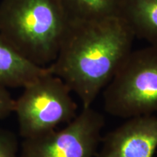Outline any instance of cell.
Returning <instances> with one entry per match:
<instances>
[{"label": "cell", "mask_w": 157, "mask_h": 157, "mask_svg": "<svg viewBox=\"0 0 157 157\" xmlns=\"http://www.w3.org/2000/svg\"><path fill=\"white\" fill-rule=\"evenodd\" d=\"M135 38L121 17L72 19L56 60L48 66L90 107L132 50Z\"/></svg>", "instance_id": "1"}, {"label": "cell", "mask_w": 157, "mask_h": 157, "mask_svg": "<svg viewBox=\"0 0 157 157\" xmlns=\"http://www.w3.org/2000/svg\"><path fill=\"white\" fill-rule=\"evenodd\" d=\"M96 157H154L157 148V117L143 115L126 121L105 137Z\"/></svg>", "instance_id": "6"}, {"label": "cell", "mask_w": 157, "mask_h": 157, "mask_svg": "<svg viewBox=\"0 0 157 157\" xmlns=\"http://www.w3.org/2000/svg\"><path fill=\"white\" fill-rule=\"evenodd\" d=\"M71 21L60 0H2L0 4V34L43 67L56 60Z\"/></svg>", "instance_id": "2"}, {"label": "cell", "mask_w": 157, "mask_h": 157, "mask_svg": "<svg viewBox=\"0 0 157 157\" xmlns=\"http://www.w3.org/2000/svg\"><path fill=\"white\" fill-rule=\"evenodd\" d=\"M104 125L101 113L92 106L83 107L63 128L23 139L20 156L96 157Z\"/></svg>", "instance_id": "5"}, {"label": "cell", "mask_w": 157, "mask_h": 157, "mask_svg": "<svg viewBox=\"0 0 157 157\" xmlns=\"http://www.w3.org/2000/svg\"><path fill=\"white\" fill-rule=\"evenodd\" d=\"M119 16L135 37L157 45V0H121Z\"/></svg>", "instance_id": "8"}, {"label": "cell", "mask_w": 157, "mask_h": 157, "mask_svg": "<svg viewBox=\"0 0 157 157\" xmlns=\"http://www.w3.org/2000/svg\"><path fill=\"white\" fill-rule=\"evenodd\" d=\"M103 105L125 119L157 113V45L132 50L103 90Z\"/></svg>", "instance_id": "3"}, {"label": "cell", "mask_w": 157, "mask_h": 157, "mask_svg": "<svg viewBox=\"0 0 157 157\" xmlns=\"http://www.w3.org/2000/svg\"><path fill=\"white\" fill-rule=\"evenodd\" d=\"M15 99L7 88L0 86V121L13 113Z\"/></svg>", "instance_id": "11"}, {"label": "cell", "mask_w": 157, "mask_h": 157, "mask_svg": "<svg viewBox=\"0 0 157 157\" xmlns=\"http://www.w3.org/2000/svg\"><path fill=\"white\" fill-rule=\"evenodd\" d=\"M23 56L0 34V86L23 88L48 72Z\"/></svg>", "instance_id": "7"}, {"label": "cell", "mask_w": 157, "mask_h": 157, "mask_svg": "<svg viewBox=\"0 0 157 157\" xmlns=\"http://www.w3.org/2000/svg\"><path fill=\"white\" fill-rule=\"evenodd\" d=\"M60 2L71 19L90 20L119 16L121 0H60Z\"/></svg>", "instance_id": "9"}, {"label": "cell", "mask_w": 157, "mask_h": 157, "mask_svg": "<svg viewBox=\"0 0 157 157\" xmlns=\"http://www.w3.org/2000/svg\"><path fill=\"white\" fill-rule=\"evenodd\" d=\"M23 89L15 100L13 113L23 139L54 130L77 115V105L69 87L50 70Z\"/></svg>", "instance_id": "4"}, {"label": "cell", "mask_w": 157, "mask_h": 157, "mask_svg": "<svg viewBox=\"0 0 157 157\" xmlns=\"http://www.w3.org/2000/svg\"><path fill=\"white\" fill-rule=\"evenodd\" d=\"M20 146L14 133L0 128V157H21Z\"/></svg>", "instance_id": "10"}]
</instances>
